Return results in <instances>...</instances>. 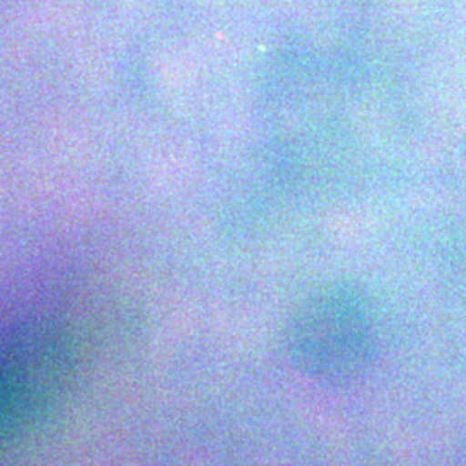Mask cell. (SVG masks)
Here are the masks:
<instances>
[{"instance_id":"1","label":"cell","mask_w":466,"mask_h":466,"mask_svg":"<svg viewBox=\"0 0 466 466\" xmlns=\"http://www.w3.org/2000/svg\"><path fill=\"white\" fill-rule=\"evenodd\" d=\"M287 346L300 373L330 385L358 380L377 350L367 306L348 287H330L308 300L292 321Z\"/></svg>"}]
</instances>
